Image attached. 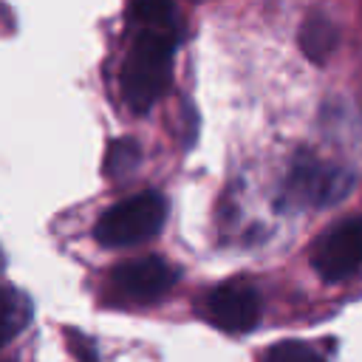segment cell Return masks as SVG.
<instances>
[{
    "mask_svg": "<svg viewBox=\"0 0 362 362\" xmlns=\"http://www.w3.org/2000/svg\"><path fill=\"white\" fill-rule=\"evenodd\" d=\"M127 20L139 25V34L122 62L119 85L124 105L144 116L170 88L181 20L170 3H133L127 6Z\"/></svg>",
    "mask_w": 362,
    "mask_h": 362,
    "instance_id": "obj_1",
    "label": "cell"
},
{
    "mask_svg": "<svg viewBox=\"0 0 362 362\" xmlns=\"http://www.w3.org/2000/svg\"><path fill=\"white\" fill-rule=\"evenodd\" d=\"M167 218V198L156 189L136 192L107 206L93 226V238L107 249H124L158 235Z\"/></svg>",
    "mask_w": 362,
    "mask_h": 362,
    "instance_id": "obj_2",
    "label": "cell"
},
{
    "mask_svg": "<svg viewBox=\"0 0 362 362\" xmlns=\"http://www.w3.org/2000/svg\"><path fill=\"white\" fill-rule=\"evenodd\" d=\"M354 187V175L342 167L322 164L320 158L300 153L283 184V204L291 206H331L342 201Z\"/></svg>",
    "mask_w": 362,
    "mask_h": 362,
    "instance_id": "obj_3",
    "label": "cell"
},
{
    "mask_svg": "<svg viewBox=\"0 0 362 362\" xmlns=\"http://www.w3.org/2000/svg\"><path fill=\"white\" fill-rule=\"evenodd\" d=\"M311 269L325 283L351 280L362 269V215L339 218L314 240Z\"/></svg>",
    "mask_w": 362,
    "mask_h": 362,
    "instance_id": "obj_4",
    "label": "cell"
},
{
    "mask_svg": "<svg viewBox=\"0 0 362 362\" xmlns=\"http://www.w3.org/2000/svg\"><path fill=\"white\" fill-rule=\"evenodd\" d=\"M178 283V269L158 255L130 257L110 269V288L119 300L147 305L161 300Z\"/></svg>",
    "mask_w": 362,
    "mask_h": 362,
    "instance_id": "obj_5",
    "label": "cell"
},
{
    "mask_svg": "<svg viewBox=\"0 0 362 362\" xmlns=\"http://www.w3.org/2000/svg\"><path fill=\"white\" fill-rule=\"evenodd\" d=\"M260 311H263L260 294L243 277L223 280V283L212 286L204 297L206 320L226 334H249L252 328H257Z\"/></svg>",
    "mask_w": 362,
    "mask_h": 362,
    "instance_id": "obj_6",
    "label": "cell"
},
{
    "mask_svg": "<svg viewBox=\"0 0 362 362\" xmlns=\"http://www.w3.org/2000/svg\"><path fill=\"white\" fill-rule=\"evenodd\" d=\"M337 45H339V28H337V23L331 17L308 14L303 20V25H300V48L311 62H317V65L328 62L331 54L337 51Z\"/></svg>",
    "mask_w": 362,
    "mask_h": 362,
    "instance_id": "obj_7",
    "label": "cell"
},
{
    "mask_svg": "<svg viewBox=\"0 0 362 362\" xmlns=\"http://www.w3.org/2000/svg\"><path fill=\"white\" fill-rule=\"evenodd\" d=\"M141 161V147L136 139L130 136H122V139H113L105 150V161H102V173L110 178V181H124L127 175H133V170L139 167Z\"/></svg>",
    "mask_w": 362,
    "mask_h": 362,
    "instance_id": "obj_8",
    "label": "cell"
},
{
    "mask_svg": "<svg viewBox=\"0 0 362 362\" xmlns=\"http://www.w3.org/2000/svg\"><path fill=\"white\" fill-rule=\"evenodd\" d=\"M31 322V300L14 288V286H6V294H3V342H11L25 325Z\"/></svg>",
    "mask_w": 362,
    "mask_h": 362,
    "instance_id": "obj_9",
    "label": "cell"
},
{
    "mask_svg": "<svg viewBox=\"0 0 362 362\" xmlns=\"http://www.w3.org/2000/svg\"><path fill=\"white\" fill-rule=\"evenodd\" d=\"M263 362H325V359L303 339H283V342L266 348Z\"/></svg>",
    "mask_w": 362,
    "mask_h": 362,
    "instance_id": "obj_10",
    "label": "cell"
}]
</instances>
